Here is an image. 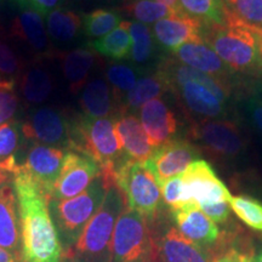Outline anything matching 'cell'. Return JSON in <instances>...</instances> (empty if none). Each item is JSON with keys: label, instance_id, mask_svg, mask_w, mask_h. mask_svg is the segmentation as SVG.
I'll list each match as a JSON object with an SVG mask.
<instances>
[{"label": "cell", "instance_id": "cell-3", "mask_svg": "<svg viewBox=\"0 0 262 262\" xmlns=\"http://www.w3.org/2000/svg\"><path fill=\"white\" fill-rule=\"evenodd\" d=\"M70 150L83 153L101 168V176L116 182L118 168L129 159L124 153L113 118H89L73 114L70 118Z\"/></svg>", "mask_w": 262, "mask_h": 262}, {"label": "cell", "instance_id": "cell-15", "mask_svg": "<svg viewBox=\"0 0 262 262\" xmlns=\"http://www.w3.org/2000/svg\"><path fill=\"white\" fill-rule=\"evenodd\" d=\"M203 31L204 25L199 19L178 10L175 14L156 22L153 37L160 48L172 54L183 44L204 41Z\"/></svg>", "mask_w": 262, "mask_h": 262}, {"label": "cell", "instance_id": "cell-40", "mask_svg": "<svg viewBox=\"0 0 262 262\" xmlns=\"http://www.w3.org/2000/svg\"><path fill=\"white\" fill-rule=\"evenodd\" d=\"M199 209L215 224H225L231 215V206L228 202H219L199 206Z\"/></svg>", "mask_w": 262, "mask_h": 262}, {"label": "cell", "instance_id": "cell-42", "mask_svg": "<svg viewBox=\"0 0 262 262\" xmlns=\"http://www.w3.org/2000/svg\"><path fill=\"white\" fill-rule=\"evenodd\" d=\"M18 163L16 160V157L0 162V189L3 186L10 182V180H14V173L17 170Z\"/></svg>", "mask_w": 262, "mask_h": 262}, {"label": "cell", "instance_id": "cell-34", "mask_svg": "<svg viewBox=\"0 0 262 262\" xmlns=\"http://www.w3.org/2000/svg\"><path fill=\"white\" fill-rule=\"evenodd\" d=\"M229 206L245 225L262 232V203L247 195L232 196Z\"/></svg>", "mask_w": 262, "mask_h": 262}, {"label": "cell", "instance_id": "cell-24", "mask_svg": "<svg viewBox=\"0 0 262 262\" xmlns=\"http://www.w3.org/2000/svg\"><path fill=\"white\" fill-rule=\"evenodd\" d=\"M169 93V86L165 78L157 70L153 74H145L136 81L120 103L118 113H134L150 100L159 98L163 94Z\"/></svg>", "mask_w": 262, "mask_h": 262}, {"label": "cell", "instance_id": "cell-2", "mask_svg": "<svg viewBox=\"0 0 262 262\" xmlns=\"http://www.w3.org/2000/svg\"><path fill=\"white\" fill-rule=\"evenodd\" d=\"M203 40L237 73L262 74V31L226 11L225 26H204Z\"/></svg>", "mask_w": 262, "mask_h": 262}, {"label": "cell", "instance_id": "cell-11", "mask_svg": "<svg viewBox=\"0 0 262 262\" xmlns=\"http://www.w3.org/2000/svg\"><path fill=\"white\" fill-rule=\"evenodd\" d=\"M101 175L100 165L83 153L67 150L51 199H70L84 192Z\"/></svg>", "mask_w": 262, "mask_h": 262}, {"label": "cell", "instance_id": "cell-25", "mask_svg": "<svg viewBox=\"0 0 262 262\" xmlns=\"http://www.w3.org/2000/svg\"><path fill=\"white\" fill-rule=\"evenodd\" d=\"M160 253L165 262H209L201 245L189 241L173 227L160 241Z\"/></svg>", "mask_w": 262, "mask_h": 262}, {"label": "cell", "instance_id": "cell-16", "mask_svg": "<svg viewBox=\"0 0 262 262\" xmlns=\"http://www.w3.org/2000/svg\"><path fill=\"white\" fill-rule=\"evenodd\" d=\"M169 93H172L181 101L186 111L203 120L219 119L225 117L226 103L221 102L204 85L193 80L179 81L169 85Z\"/></svg>", "mask_w": 262, "mask_h": 262}, {"label": "cell", "instance_id": "cell-44", "mask_svg": "<svg viewBox=\"0 0 262 262\" xmlns=\"http://www.w3.org/2000/svg\"><path fill=\"white\" fill-rule=\"evenodd\" d=\"M249 258L250 257H248L241 251L235 250V249H229V250L216 256L212 262H249Z\"/></svg>", "mask_w": 262, "mask_h": 262}, {"label": "cell", "instance_id": "cell-5", "mask_svg": "<svg viewBox=\"0 0 262 262\" xmlns=\"http://www.w3.org/2000/svg\"><path fill=\"white\" fill-rule=\"evenodd\" d=\"M107 189L108 186L100 175L80 194L70 199H51L49 203L63 254L73 248L80 238L88 222L102 205Z\"/></svg>", "mask_w": 262, "mask_h": 262}, {"label": "cell", "instance_id": "cell-49", "mask_svg": "<svg viewBox=\"0 0 262 262\" xmlns=\"http://www.w3.org/2000/svg\"><path fill=\"white\" fill-rule=\"evenodd\" d=\"M11 2H14L15 4H17V3H19V2H24V0H11Z\"/></svg>", "mask_w": 262, "mask_h": 262}, {"label": "cell", "instance_id": "cell-10", "mask_svg": "<svg viewBox=\"0 0 262 262\" xmlns=\"http://www.w3.org/2000/svg\"><path fill=\"white\" fill-rule=\"evenodd\" d=\"M21 127L26 141L70 150V117L57 108H38Z\"/></svg>", "mask_w": 262, "mask_h": 262}, {"label": "cell", "instance_id": "cell-26", "mask_svg": "<svg viewBox=\"0 0 262 262\" xmlns=\"http://www.w3.org/2000/svg\"><path fill=\"white\" fill-rule=\"evenodd\" d=\"M81 28L83 18L71 9L58 6L47 15V31L52 40L57 42L74 40Z\"/></svg>", "mask_w": 262, "mask_h": 262}, {"label": "cell", "instance_id": "cell-28", "mask_svg": "<svg viewBox=\"0 0 262 262\" xmlns=\"http://www.w3.org/2000/svg\"><path fill=\"white\" fill-rule=\"evenodd\" d=\"M19 90L26 102L40 104L48 100L52 91V79L44 68L32 66L21 74Z\"/></svg>", "mask_w": 262, "mask_h": 262}, {"label": "cell", "instance_id": "cell-29", "mask_svg": "<svg viewBox=\"0 0 262 262\" xmlns=\"http://www.w3.org/2000/svg\"><path fill=\"white\" fill-rule=\"evenodd\" d=\"M178 10L199 19L204 26L226 25V0H179Z\"/></svg>", "mask_w": 262, "mask_h": 262}, {"label": "cell", "instance_id": "cell-27", "mask_svg": "<svg viewBox=\"0 0 262 262\" xmlns=\"http://www.w3.org/2000/svg\"><path fill=\"white\" fill-rule=\"evenodd\" d=\"M130 21H123L118 27L103 38L90 41L89 48L111 60L120 61L130 56L131 37Z\"/></svg>", "mask_w": 262, "mask_h": 262}, {"label": "cell", "instance_id": "cell-47", "mask_svg": "<svg viewBox=\"0 0 262 262\" xmlns=\"http://www.w3.org/2000/svg\"><path fill=\"white\" fill-rule=\"evenodd\" d=\"M249 262H262V253L257 254L256 256L249 258Z\"/></svg>", "mask_w": 262, "mask_h": 262}, {"label": "cell", "instance_id": "cell-13", "mask_svg": "<svg viewBox=\"0 0 262 262\" xmlns=\"http://www.w3.org/2000/svg\"><path fill=\"white\" fill-rule=\"evenodd\" d=\"M66 152L67 150L57 147L33 143L29 147L25 163L18 164L19 170L24 171L50 201L52 188L60 175Z\"/></svg>", "mask_w": 262, "mask_h": 262}, {"label": "cell", "instance_id": "cell-21", "mask_svg": "<svg viewBox=\"0 0 262 262\" xmlns=\"http://www.w3.org/2000/svg\"><path fill=\"white\" fill-rule=\"evenodd\" d=\"M0 247L21 258V221L14 185L0 189Z\"/></svg>", "mask_w": 262, "mask_h": 262}, {"label": "cell", "instance_id": "cell-48", "mask_svg": "<svg viewBox=\"0 0 262 262\" xmlns=\"http://www.w3.org/2000/svg\"><path fill=\"white\" fill-rule=\"evenodd\" d=\"M61 262H74L73 260H72V258H70V257H66V256H63V258H62V261Z\"/></svg>", "mask_w": 262, "mask_h": 262}, {"label": "cell", "instance_id": "cell-35", "mask_svg": "<svg viewBox=\"0 0 262 262\" xmlns=\"http://www.w3.org/2000/svg\"><path fill=\"white\" fill-rule=\"evenodd\" d=\"M226 5L239 21L262 31V0H226Z\"/></svg>", "mask_w": 262, "mask_h": 262}, {"label": "cell", "instance_id": "cell-8", "mask_svg": "<svg viewBox=\"0 0 262 262\" xmlns=\"http://www.w3.org/2000/svg\"><path fill=\"white\" fill-rule=\"evenodd\" d=\"M188 137L199 149L212 158L231 160L243 155L247 148V139L237 123L224 119H208L193 123Z\"/></svg>", "mask_w": 262, "mask_h": 262}, {"label": "cell", "instance_id": "cell-1", "mask_svg": "<svg viewBox=\"0 0 262 262\" xmlns=\"http://www.w3.org/2000/svg\"><path fill=\"white\" fill-rule=\"evenodd\" d=\"M12 185L21 221L22 262H61L63 249L49 209L50 199L18 166Z\"/></svg>", "mask_w": 262, "mask_h": 262}, {"label": "cell", "instance_id": "cell-19", "mask_svg": "<svg viewBox=\"0 0 262 262\" xmlns=\"http://www.w3.org/2000/svg\"><path fill=\"white\" fill-rule=\"evenodd\" d=\"M114 127L124 153L130 160L145 163L156 148L150 146L140 119L134 113H119L113 118Z\"/></svg>", "mask_w": 262, "mask_h": 262}, {"label": "cell", "instance_id": "cell-17", "mask_svg": "<svg viewBox=\"0 0 262 262\" xmlns=\"http://www.w3.org/2000/svg\"><path fill=\"white\" fill-rule=\"evenodd\" d=\"M172 57L181 63L233 84L235 72L228 67L205 41L187 42L172 52Z\"/></svg>", "mask_w": 262, "mask_h": 262}, {"label": "cell", "instance_id": "cell-9", "mask_svg": "<svg viewBox=\"0 0 262 262\" xmlns=\"http://www.w3.org/2000/svg\"><path fill=\"white\" fill-rule=\"evenodd\" d=\"M181 178L182 206L196 205L199 208L205 204L231 201L228 188L206 160L196 159L192 162L181 173Z\"/></svg>", "mask_w": 262, "mask_h": 262}, {"label": "cell", "instance_id": "cell-39", "mask_svg": "<svg viewBox=\"0 0 262 262\" xmlns=\"http://www.w3.org/2000/svg\"><path fill=\"white\" fill-rule=\"evenodd\" d=\"M160 192H162L164 203L171 208V210H176L182 206V178L181 175L175 176L166 180L165 182L160 186Z\"/></svg>", "mask_w": 262, "mask_h": 262}, {"label": "cell", "instance_id": "cell-23", "mask_svg": "<svg viewBox=\"0 0 262 262\" xmlns=\"http://www.w3.org/2000/svg\"><path fill=\"white\" fill-rule=\"evenodd\" d=\"M96 62V54L90 48L73 49L62 56V72L72 94L78 95L84 89Z\"/></svg>", "mask_w": 262, "mask_h": 262}, {"label": "cell", "instance_id": "cell-6", "mask_svg": "<svg viewBox=\"0 0 262 262\" xmlns=\"http://www.w3.org/2000/svg\"><path fill=\"white\" fill-rule=\"evenodd\" d=\"M116 185L125 196L126 206L153 220L158 214L162 192L152 172L145 163L126 159L116 172Z\"/></svg>", "mask_w": 262, "mask_h": 262}, {"label": "cell", "instance_id": "cell-30", "mask_svg": "<svg viewBox=\"0 0 262 262\" xmlns=\"http://www.w3.org/2000/svg\"><path fill=\"white\" fill-rule=\"evenodd\" d=\"M146 71L143 68L133 64L112 63L106 70V78L110 84L117 108L119 110L120 103L126 96V94L135 86L136 81L143 77ZM118 113V112H117Z\"/></svg>", "mask_w": 262, "mask_h": 262}, {"label": "cell", "instance_id": "cell-41", "mask_svg": "<svg viewBox=\"0 0 262 262\" xmlns=\"http://www.w3.org/2000/svg\"><path fill=\"white\" fill-rule=\"evenodd\" d=\"M245 108L255 127L262 134V100L257 96H251L245 103Z\"/></svg>", "mask_w": 262, "mask_h": 262}, {"label": "cell", "instance_id": "cell-14", "mask_svg": "<svg viewBox=\"0 0 262 262\" xmlns=\"http://www.w3.org/2000/svg\"><path fill=\"white\" fill-rule=\"evenodd\" d=\"M18 12L11 19L10 37L25 44L38 58L51 55V45L42 16L29 5L28 0L16 4Z\"/></svg>", "mask_w": 262, "mask_h": 262}, {"label": "cell", "instance_id": "cell-45", "mask_svg": "<svg viewBox=\"0 0 262 262\" xmlns=\"http://www.w3.org/2000/svg\"><path fill=\"white\" fill-rule=\"evenodd\" d=\"M0 262H21L19 257L0 247Z\"/></svg>", "mask_w": 262, "mask_h": 262}, {"label": "cell", "instance_id": "cell-46", "mask_svg": "<svg viewBox=\"0 0 262 262\" xmlns=\"http://www.w3.org/2000/svg\"><path fill=\"white\" fill-rule=\"evenodd\" d=\"M156 2L162 3V4H165L166 6H169V8L178 10V3H179V0H156Z\"/></svg>", "mask_w": 262, "mask_h": 262}, {"label": "cell", "instance_id": "cell-22", "mask_svg": "<svg viewBox=\"0 0 262 262\" xmlns=\"http://www.w3.org/2000/svg\"><path fill=\"white\" fill-rule=\"evenodd\" d=\"M79 103L84 116L95 119L114 118L118 112L112 89L102 78H95L84 86Z\"/></svg>", "mask_w": 262, "mask_h": 262}, {"label": "cell", "instance_id": "cell-33", "mask_svg": "<svg viewBox=\"0 0 262 262\" xmlns=\"http://www.w3.org/2000/svg\"><path fill=\"white\" fill-rule=\"evenodd\" d=\"M131 37L130 60L137 64L147 63L155 55L156 40L150 28L145 24L130 21L129 26Z\"/></svg>", "mask_w": 262, "mask_h": 262}, {"label": "cell", "instance_id": "cell-4", "mask_svg": "<svg viewBox=\"0 0 262 262\" xmlns=\"http://www.w3.org/2000/svg\"><path fill=\"white\" fill-rule=\"evenodd\" d=\"M125 208L123 192L117 185L110 186L102 205L88 222L74 247L66 251L63 256L74 262H111L113 231L118 217Z\"/></svg>", "mask_w": 262, "mask_h": 262}, {"label": "cell", "instance_id": "cell-18", "mask_svg": "<svg viewBox=\"0 0 262 262\" xmlns=\"http://www.w3.org/2000/svg\"><path fill=\"white\" fill-rule=\"evenodd\" d=\"M140 122L153 148H158L178 130V120L162 98H155L140 108Z\"/></svg>", "mask_w": 262, "mask_h": 262}, {"label": "cell", "instance_id": "cell-20", "mask_svg": "<svg viewBox=\"0 0 262 262\" xmlns=\"http://www.w3.org/2000/svg\"><path fill=\"white\" fill-rule=\"evenodd\" d=\"M171 212L180 233L201 247L212 245L220 237L215 222L196 205H186Z\"/></svg>", "mask_w": 262, "mask_h": 262}, {"label": "cell", "instance_id": "cell-38", "mask_svg": "<svg viewBox=\"0 0 262 262\" xmlns=\"http://www.w3.org/2000/svg\"><path fill=\"white\" fill-rule=\"evenodd\" d=\"M24 64L14 49L5 40L0 28V74L4 77H16L21 73Z\"/></svg>", "mask_w": 262, "mask_h": 262}, {"label": "cell", "instance_id": "cell-43", "mask_svg": "<svg viewBox=\"0 0 262 262\" xmlns=\"http://www.w3.org/2000/svg\"><path fill=\"white\" fill-rule=\"evenodd\" d=\"M28 3L38 14H40L41 16H47L49 12L56 9V6L58 8L61 0H28Z\"/></svg>", "mask_w": 262, "mask_h": 262}, {"label": "cell", "instance_id": "cell-32", "mask_svg": "<svg viewBox=\"0 0 262 262\" xmlns=\"http://www.w3.org/2000/svg\"><path fill=\"white\" fill-rule=\"evenodd\" d=\"M119 11L129 17L135 18L137 22L149 25L175 14L178 10L169 8L156 0H130L122 5Z\"/></svg>", "mask_w": 262, "mask_h": 262}, {"label": "cell", "instance_id": "cell-37", "mask_svg": "<svg viewBox=\"0 0 262 262\" xmlns=\"http://www.w3.org/2000/svg\"><path fill=\"white\" fill-rule=\"evenodd\" d=\"M19 108L14 79H0V125L15 120Z\"/></svg>", "mask_w": 262, "mask_h": 262}, {"label": "cell", "instance_id": "cell-12", "mask_svg": "<svg viewBox=\"0 0 262 262\" xmlns=\"http://www.w3.org/2000/svg\"><path fill=\"white\" fill-rule=\"evenodd\" d=\"M199 156L201 149L191 141L172 139L156 148L145 164L160 187L166 180L181 175Z\"/></svg>", "mask_w": 262, "mask_h": 262}, {"label": "cell", "instance_id": "cell-36", "mask_svg": "<svg viewBox=\"0 0 262 262\" xmlns=\"http://www.w3.org/2000/svg\"><path fill=\"white\" fill-rule=\"evenodd\" d=\"M21 124L18 120H11L0 125V162L16 157L24 137Z\"/></svg>", "mask_w": 262, "mask_h": 262}, {"label": "cell", "instance_id": "cell-7", "mask_svg": "<svg viewBox=\"0 0 262 262\" xmlns=\"http://www.w3.org/2000/svg\"><path fill=\"white\" fill-rule=\"evenodd\" d=\"M147 220L126 206L118 217L112 238L111 262H150L155 257Z\"/></svg>", "mask_w": 262, "mask_h": 262}, {"label": "cell", "instance_id": "cell-31", "mask_svg": "<svg viewBox=\"0 0 262 262\" xmlns=\"http://www.w3.org/2000/svg\"><path fill=\"white\" fill-rule=\"evenodd\" d=\"M123 22L122 12L116 9H96L83 17L84 34L90 39H101Z\"/></svg>", "mask_w": 262, "mask_h": 262}]
</instances>
